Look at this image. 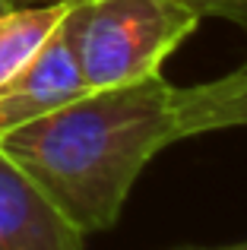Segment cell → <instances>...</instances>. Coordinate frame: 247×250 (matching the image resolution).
I'll return each instance as SVG.
<instances>
[{
  "label": "cell",
  "mask_w": 247,
  "mask_h": 250,
  "mask_svg": "<svg viewBox=\"0 0 247 250\" xmlns=\"http://www.w3.org/2000/svg\"><path fill=\"white\" fill-rule=\"evenodd\" d=\"M174 121L181 140L247 127V73L231 70L219 80L197 83L187 89L174 85Z\"/></svg>",
  "instance_id": "5"
},
{
  "label": "cell",
  "mask_w": 247,
  "mask_h": 250,
  "mask_svg": "<svg viewBox=\"0 0 247 250\" xmlns=\"http://www.w3.org/2000/svg\"><path fill=\"white\" fill-rule=\"evenodd\" d=\"M63 10L67 0H41L13 6L0 16V85L44 44V38L61 22Z\"/></svg>",
  "instance_id": "6"
},
{
  "label": "cell",
  "mask_w": 247,
  "mask_h": 250,
  "mask_svg": "<svg viewBox=\"0 0 247 250\" xmlns=\"http://www.w3.org/2000/svg\"><path fill=\"white\" fill-rule=\"evenodd\" d=\"M13 6H22V0H0V16H3L6 10H13Z\"/></svg>",
  "instance_id": "9"
},
{
  "label": "cell",
  "mask_w": 247,
  "mask_h": 250,
  "mask_svg": "<svg viewBox=\"0 0 247 250\" xmlns=\"http://www.w3.org/2000/svg\"><path fill=\"white\" fill-rule=\"evenodd\" d=\"M200 19L187 0H67L61 25L86 85L108 89L162 73Z\"/></svg>",
  "instance_id": "2"
},
{
  "label": "cell",
  "mask_w": 247,
  "mask_h": 250,
  "mask_svg": "<svg viewBox=\"0 0 247 250\" xmlns=\"http://www.w3.org/2000/svg\"><path fill=\"white\" fill-rule=\"evenodd\" d=\"M203 19H222L247 32V0H187ZM241 73H247V57L241 61Z\"/></svg>",
  "instance_id": "7"
},
{
  "label": "cell",
  "mask_w": 247,
  "mask_h": 250,
  "mask_svg": "<svg viewBox=\"0 0 247 250\" xmlns=\"http://www.w3.org/2000/svg\"><path fill=\"white\" fill-rule=\"evenodd\" d=\"M82 92H89V85L80 73L67 32L57 22L41 48L0 85V136L73 102Z\"/></svg>",
  "instance_id": "3"
},
{
  "label": "cell",
  "mask_w": 247,
  "mask_h": 250,
  "mask_svg": "<svg viewBox=\"0 0 247 250\" xmlns=\"http://www.w3.org/2000/svg\"><path fill=\"white\" fill-rule=\"evenodd\" d=\"M193 250H247V241H241V244H225V247H193Z\"/></svg>",
  "instance_id": "8"
},
{
  "label": "cell",
  "mask_w": 247,
  "mask_h": 250,
  "mask_svg": "<svg viewBox=\"0 0 247 250\" xmlns=\"http://www.w3.org/2000/svg\"><path fill=\"white\" fill-rule=\"evenodd\" d=\"M0 250H86V234L0 152Z\"/></svg>",
  "instance_id": "4"
},
{
  "label": "cell",
  "mask_w": 247,
  "mask_h": 250,
  "mask_svg": "<svg viewBox=\"0 0 247 250\" xmlns=\"http://www.w3.org/2000/svg\"><path fill=\"white\" fill-rule=\"evenodd\" d=\"M178 140L174 85L155 73L82 92L3 133L0 152L82 234H95L114 228L146 165Z\"/></svg>",
  "instance_id": "1"
},
{
  "label": "cell",
  "mask_w": 247,
  "mask_h": 250,
  "mask_svg": "<svg viewBox=\"0 0 247 250\" xmlns=\"http://www.w3.org/2000/svg\"><path fill=\"white\" fill-rule=\"evenodd\" d=\"M22 3H41V0H22Z\"/></svg>",
  "instance_id": "10"
}]
</instances>
